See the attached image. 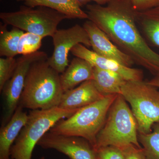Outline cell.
<instances>
[{
    "mask_svg": "<svg viewBox=\"0 0 159 159\" xmlns=\"http://www.w3.org/2000/svg\"><path fill=\"white\" fill-rule=\"evenodd\" d=\"M88 19L102 30L134 63L159 74V54L153 51L137 27V10L131 0H110L105 6L87 5Z\"/></svg>",
    "mask_w": 159,
    "mask_h": 159,
    "instance_id": "obj_1",
    "label": "cell"
},
{
    "mask_svg": "<svg viewBox=\"0 0 159 159\" xmlns=\"http://www.w3.org/2000/svg\"><path fill=\"white\" fill-rule=\"evenodd\" d=\"M47 60L35 61L29 69L20 102L23 108L48 110L59 105L64 93L60 75Z\"/></svg>",
    "mask_w": 159,
    "mask_h": 159,
    "instance_id": "obj_2",
    "label": "cell"
},
{
    "mask_svg": "<svg viewBox=\"0 0 159 159\" xmlns=\"http://www.w3.org/2000/svg\"><path fill=\"white\" fill-rule=\"evenodd\" d=\"M118 95L105 96L80 109L66 119L57 122L49 132L56 134L83 138L89 142L95 149L97 135L103 127L109 110Z\"/></svg>",
    "mask_w": 159,
    "mask_h": 159,
    "instance_id": "obj_3",
    "label": "cell"
},
{
    "mask_svg": "<svg viewBox=\"0 0 159 159\" xmlns=\"http://www.w3.org/2000/svg\"><path fill=\"white\" fill-rule=\"evenodd\" d=\"M121 95L111 106L103 127L97 137L95 150L108 146L123 148L131 145L142 148L138 139L135 118Z\"/></svg>",
    "mask_w": 159,
    "mask_h": 159,
    "instance_id": "obj_4",
    "label": "cell"
},
{
    "mask_svg": "<svg viewBox=\"0 0 159 159\" xmlns=\"http://www.w3.org/2000/svg\"><path fill=\"white\" fill-rule=\"evenodd\" d=\"M77 111L58 107L48 110H31L25 125L11 146V159H31L35 145L44 135L60 120L68 118Z\"/></svg>",
    "mask_w": 159,
    "mask_h": 159,
    "instance_id": "obj_5",
    "label": "cell"
},
{
    "mask_svg": "<svg viewBox=\"0 0 159 159\" xmlns=\"http://www.w3.org/2000/svg\"><path fill=\"white\" fill-rule=\"evenodd\" d=\"M122 97L130 104L138 133L148 134L159 122V90L148 82L127 80L121 89Z\"/></svg>",
    "mask_w": 159,
    "mask_h": 159,
    "instance_id": "obj_6",
    "label": "cell"
},
{
    "mask_svg": "<svg viewBox=\"0 0 159 159\" xmlns=\"http://www.w3.org/2000/svg\"><path fill=\"white\" fill-rule=\"evenodd\" d=\"M0 18L7 25L43 38L52 37L58 30L60 23L69 19L65 15L51 8L43 6L31 8L25 6H21L18 11L1 12Z\"/></svg>",
    "mask_w": 159,
    "mask_h": 159,
    "instance_id": "obj_7",
    "label": "cell"
},
{
    "mask_svg": "<svg viewBox=\"0 0 159 159\" xmlns=\"http://www.w3.org/2000/svg\"><path fill=\"white\" fill-rule=\"evenodd\" d=\"M48 58L45 52L37 51L22 55L17 59L14 73L2 91L3 110L1 126L6 125L10 121L19 105L26 77L31 65L35 61Z\"/></svg>",
    "mask_w": 159,
    "mask_h": 159,
    "instance_id": "obj_8",
    "label": "cell"
},
{
    "mask_svg": "<svg viewBox=\"0 0 159 159\" xmlns=\"http://www.w3.org/2000/svg\"><path fill=\"white\" fill-rule=\"evenodd\" d=\"M52 37L54 51L47 61L59 74L63 73L68 66L69 53L74 46L81 43L88 48L91 47L87 32L83 26L78 24L69 29L57 30Z\"/></svg>",
    "mask_w": 159,
    "mask_h": 159,
    "instance_id": "obj_9",
    "label": "cell"
},
{
    "mask_svg": "<svg viewBox=\"0 0 159 159\" xmlns=\"http://www.w3.org/2000/svg\"><path fill=\"white\" fill-rule=\"evenodd\" d=\"M37 145L44 149H53L70 159H97L93 147L80 137L56 134L49 132L44 135Z\"/></svg>",
    "mask_w": 159,
    "mask_h": 159,
    "instance_id": "obj_10",
    "label": "cell"
},
{
    "mask_svg": "<svg viewBox=\"0 0 159 159\" xmlns=\"http://www.w3.org/2000/svg\"><path fill=\"white\" fill-rule=\"evenodd\" d=\"M70 52L76 57L88 61L94 67L116 72L126 80H143V73L141 70L126 66L115 60L99 55L82 44H77Z\"/></svg>",
    "mask_w": 159,
    "mask_h": 159,
    "instance_id": "obj_11",
    "label": "cell"
},
{
    "mask_svg": "<svg viewBox=\"0 0 159 159\" xmlns=\"http://www.w3.org/2000/svg\"><path fill=\"white\" fill-rule=\"evenodd\" d=\"M90 40L93 51L99 55L118 61L131 67L134 62L127 54L122 52L107 35L92 21L88 20L83 25Z\"/></svg>",
    "mask_w": 159,
    "mask_h": 159,
    "instance_id": "obj_12",
    "label": "cell"
},
{
    "mask_svg": "<svg viewBox=\"0 0 159 159\" xmlns=\"http://www.w3.org/2000/svg\"><path fill=\"white\" fill-rule=\"evenodd\" d=\"M104 97L97 89L93 80H90L64 92L58 107L64 109L78 110Z\"/></svg>",
    "mask_w": 159,
    "mask_h": 159,
    "instance_id": "obj_13",
    "label": "cell"
},
{
    "mask_svg": "<svg viewBox=\"0 0 159 159\" xmlns=\"http://www.w3.org/2000/svg\"><path fill=\"white\" fill-rule=\"evenodd\" d=\"M19 105L10 121L1 126L0 130V159H11L10 150L28 121L29 114Z\"/></svg>",
    "mask_w": 159,
    "mask_h": 159,
    "instance_id": "obj_14",
    "label": "cell"
},
{
    "mask_svg": "<svg viewBox=\"0 0 159 159\" xmlns=\"http://www.w3.org/2000/svg\"><path fill=\"white\" fill-rule=\"evenodd\" d=\"M93 66L84 59L76 57L63 73L60 75L61 83L64 92L75 88L87 80H93Z\"/></svg>",
    "mask_w": 159,
    "mask_h": 159,
    "instance_id": "obj_15",
    "label": "cell"
},
{
    "mask_svg": "<svg viewBox=\"0 0 159 159\" xmlns=\"http://www.w3.org/2000/svg\"><path fill=\"white\" fill-rule=\"evenodd\" d=\"M31 8L43 6L59 11L69 19H88L86 12L81 9L82 5L78 0H17Z\"/></svg>",
    "mask_w": 159,
    "mask_h": 159,
    "instance_id": "obj_16",
    "label": "cell"
},
{
    "mask_svg": "<svg viewBox=\"0 0 159 159\" xmlns=\"http://www.w3.org/2000/svg\"><path fill=\"white\" fill-rule=\"evenodd\" d=\"M97 89L104 96L121 95V89L127 80L114 71L94 67L93 78Z\"/></svg>",
    "mask_w": 159,
    "mask_h": 159,
    "instance_id": "obj_17",
    "label": "cell"
},
{
    "mask_svg": "<svg viewBox=\"0 0 159 159\" xmlns=\"http://www.w3.org/2000/svg\"><path fill=\"white\" fill-rule=\"evenodd\" d=\"M137 22L145 36L152 44L159 47V5L153 8L137 11Z\"/></svg>",
    "mask_w": 159,
    "mask_h": 159,
    "instance_id": "obj_18",
    "label": "cell"
},
{
    "mask_svg": "<svg viewBox=\"0 0 159 159\" xmlns=\"http://www.w3.org/2000/svg\"><path fill=\"white\" fill-rule=\"evenodd\" d=\"M7 26L5 24L0 25V56L14 57L18 54L20 38L25 32L15 27L8 31Z\"/></svg>",
    "mask_w": 159,
    "mask_h": 159,
    "instance_id": "obj_19",
    "label": "cell"
},
{
    "mask_svg": "<svg viewBox=\"0 0 159 159\" xmlns=\"http://www.w3.org/2000/svg\"><path fill=\"white\" fill-rule=\"evenodd\" d=\"M138 139L146 159H159V122L153 125L149 133H139Z\"/></svg>",
    "mask_w": 159,
    "mask_h": 159,
    "instance_id": "obj_20",
    "label": "cell"
},
{
    "mask_svg": "<svg viewBox=\"0 0 159 159\" xmlns=\"http://www.w3.org/2000/svg\"><path fill=\"white\" fill-rule=\"evenodd\" d=\"M42 36L26 32L21 35L18 47V54L22 55L33 54L38 51L42 45Z\"/></svg>",
    "mask_w": 159,
    "mask_h": 159,
    "instance_id": "obj_21",
    "label": "cell"
},
{
    "mask_svg": "<svg viewBox=\"0 0 159 159\" xmlns=\"http://www.w3.org/2000/svg\"><path fill=\"white\" fill-rule=\"evenodd\" d=\"M17 65V60L14 57L0 58V91L11 78Z\"/></svg>",
    "mask_w": 159,
    "mask_h": 159,
    "instance_id": "obj_22",
    "label": "cell"
},
{
    "mask_svg": "<svg viewBox=\"0 0 159 159\" xmlns=\"http://www.w3.org/2000/svg\"><path fill=\"white\" fill-rule=\"evenodd\" d=\"M97 159H125L121 148L113 146L102 147L96 151Z\"/></svg>",
    "mask_w": 159,
    "mask_h": 159,
    "instance_id": "obj_23",
    "label": "cell"
},
{
    "mask_svg": "<svg viewBox=\"0 0 159 159\" xmlns=\"http://www.w3.org/2000/svg\"><path fill=\"white\" fill-rule=\"evenodd\" d=\"M121 149L125 154V159H146L142 148L131 145Z\"/></svg>",
    "mask_w": 159,
    "mask_h": 159,
    "instance_id": "obj_24",
    "label": "cell"
},
{
    "mask_svg": "<svg viewBox=\"0 0 159 159\" xmlns=\"http://www.w3.org/2000/svg\"><path fill=\"white\" fill-rule=\"evenodd\" d=\"M134 9L138 11L153 8L159 5V0H131Z\"/></svg>",
    "mask_w": 159,
    "mask_h": 159,
    "instance_id": "obj_25",
    "label": "cell"
},
{
    "mask_svg": "<svg viewBox=\"0 0 159 159\" xmlns=\"http://www.w3.org/2000/svg\"><path fill=\"white\" fill-rule=\"evenodd\" d=\"M81 5H85L90 2H94L98 5L103 6L106 5L109 2L110 0H78Z\"/></svg>",
    "mask_w": 159,
    "mask_h": 159,
    "instance_id": "obj_26",
    "label": "cell"
},
{
    "mask_svg": "<svg viewBox=\"0 0 159 159\" xmlns=\"http://www.w3.org/2000/svg\"><path fill=\"white\" fill-rule=\"evenodd\" d=\"M147 82L150 85L159 89V74L154 76V77L152 78L149 81H147Z\"/></svg>",
    "mask_w": 159,
    "mask_h": 159,
    "instance_id": "obj_27",
    "label": "cell"
},
{
    "mask_svg": "<svg viewBox=\"0 0 159 159\" xmlns=\"http://www.w3.org/2000/svg\"><path fill=\"white\" fill-rule=\"evenodd\" d=\"M39 159H45V157H41Z\"/></svg>",
    "mask_w": 159,
    "mask_h": 159,
    "instance_id": "obj_28",
    "label": "cell"
}]
</instances>
